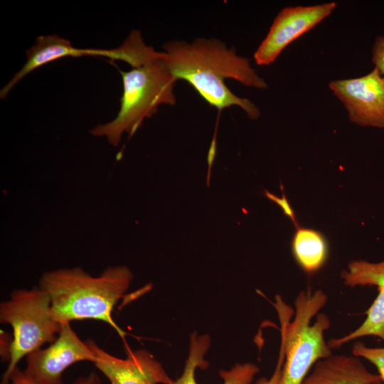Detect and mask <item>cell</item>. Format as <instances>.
Wrapping results in <instances>:
<instances>
[{"mask_svg": "<svg viewBox=\"0 0 384 384\" xmlns=\"http://www.w3.org/2000/svg\"><path fill=\"white\" fill-rule=\"evenodd\" d=\"M292 251L297 264L310 274L324 265L329 254L326 240L321 232L299 226L293 235Z\"/></svg>", "mask_w": 384, "mask_h": 384, "instance_id": "obj_14", "label": "cell"}, {"mask_svg": "<svg viewBox=\"0 0 384 384\" xmlns=\"http://www.w3.org/2000/svg\"><path fill=\"white\" fill-rule=\"evenodd\" d=\"M210 345L209 335H198L196 331L190 336L189 352L181 375L171 384H197L195 372L197 368L206 369L208 362L204 359ZM259 368L254 363H236L228 370H220L223 384H251Z\"/></svg>", "mask_w": 384, "mask_h": 384, "instance_id": "obj_13", "label": "cell"}, {"mask_svg": "<svg viewBox=\"0 0 384 384\" xmlns=\"http://www.w3.org/2000/svg\"><path fill=\"white\" fill-rule=\"evenodd\" d=\"M9 384H38L28 378L18 367L14 370L10 378ZM74 384H102L100 377L95 373L82 376L76 380Z\"/></svg>", "mask_w": 384, "mask_h": 384, "instance_id": "obj_17", "label": "cell"}, {"mask_svg": "<svg viewBox=\"0 0 384 384\" xmlns=\"http://www.w3.org/2000/svg\"><path fill=\"white\" fill-rule=\"evenodd\" d=\"M336 6L335 2H329L282 9L255 52L256 63L259 65L272 63L289 44L329 16Z\"/></svg>", "mask_w": 384, "mask_h": 384, "instance_id": "obj_7", "label": "cell"}, {"mask_svg": "<svg viewBox=\"0 0 384 384\" xmlns=\"http://www.w3.org/2000/svg\"><path fill=\"white\" fill-rule=\"evenodd\" d=\"M341 277L347 286L375 285L378 294L366 311V318L353 331L338 338L328 341L331 348H339L354 339L373 336L384 341V261L371 263L365 260H353L343 271Z\"/></svg>", "mask_w": 384, "mask_h": 384, "instance_id": "obj_10", "label": "cell"}, {"mask_svg": "<svg viewBox=\"0 0 384 384\" xmlns=\"http://www.w3.org/2000/svg\"><path fill=\"white\" fill-rule=\"evenodd\" d=\"M284 362V351L281 343L279 357L276 367L270 378H261L255 384H282L283 365Z\"/></svg>", "mask_w": 384, "mask_h": 384, "instance_id": "obj_20", "label": "cell"}, {"mask_svg": "<svg viewBox=\"0 0 384 384\" xmlns=\"http://www.w3.org/2000/svg\"><path fill=\"white\" fill-rule=\"evenodd\" d=\"M163 48L160 59L168 70L177 80H186L210 106L220 110L238 106L250 119L260 117L252 102L235 95L225 83V79H234L247 87L267 88L249 59L238 55L234 48L219 40L202 38L191 43L169 41Z\"/></svg>", "mask_w": 384, "mask_h": 384, "instance_id": "obj_1", "label": "cell"}, {"mask_svg": "<svg viewBox=\"0 0 384 384\" xmlns=\"http://www.w3.org/2000/svg\"><path fill=\"white\" fill-rule=\"evenodd\" d=\"M379 375L367 370L358 357L337 355L319 360L301 384H374Z\"/></svg>", "mask_w": 384, "mask_h": 384, "instance_id": "obj_12", "label": "cell"}, {"mask_svg": "<svg viewBox=\"0 0 384 384\" xmlns=\"http://www.w3.org/2000/svg\"><path fill=\"white\" fill-rule=\"evenodd\" d=\"M352 354L363 358L373 363L378 369L379 376L384 384V348H371L361 342H356L352 348Z\"/></svg>", "mask_w": 384, "mask_h": 384, "instance_id": "obj_16", "label": "cell"}, {"mask_svg": "<svg viewBox=\"0 0 384 384\" xmlns=\"http://www.w3.org/2000/svg\"><path fill=\"white\" fill-rule=\"evenodd\" d=\"M326 301V294L320 289L301 292L294 301L295 315L290 321L292 309L279 295L276 297L274 306L281 323V343L284 351L282 384H301L317 361L332 355L324 336L330 327L329 316L320 313L311 324V319Z\"/></svg>", "mask_w": 384, "mask_h": 384, "instance_id": "obj_3", "label": "cell"}, {"mask_svg": "<svg viewBox=\"0 0 384 384\" xmlns=\"http://www.w3.org/2000/svg\"><path fill=\"white\" fill-rule=\"evenodd\" d=\"M280 187L282 191L281 197H278L267 190L265 191L264 194L269 200L274 202L282 208L284 214L292 220L294 226L297 228L299 227V225L296 219L294 212L284 195L283 186L282 184Z\"/></svg>", "mask_w": 384, "mask_h": 384, "instance_id": "obj_18", "label": "cell"}, {"mask_svg": "<svg viewBox=\"0 0 384 384\" xmlns=\"http://www.w3.org/2000/svg\"><path fill=\"white\" fill-rule=\"evenodd\" d=\"M0 321L13 329L8 367L1 384H9L18 363L31 353L57 338L62 324L52 314L48 294L40 287L14 290L8 300L0 304Z\"/></svg>", "mask_w": 384, "mask_h": 384, "instance_id": "obj_5", "label": "cell"}, {"mask_svg": "<svg viewBox=\"0 0 384 384\" xmlns=\"http://www.w3.org/2000/svg\"><path fill=\"white\" fill-rule=\"evenodd\" d=\"M160 58V51L147 46L140 31H132L125 41L117 48L109 49L111 60H122L132 68L146 65Z\"/></svg>", "mask_w": 384, "mask_h": 384, "instance_id": "obj_15", "label": "cell"}, {"mask_svg": "<svg viewBox=\"0 0 384 384\" xmlns=\"http://www.w3.org/2000/svg\"><path fill=\"white\" fill-rule=\"evenodd\" d=\"M95 354V366L112 384H171L163 366L145 349L128 350L120 358L105 351L90 339L87 340Z\"/></svg>", "mask_w": 384, "mask_h": 384, "instance_id": "obj_9", "label": "cell"}, {"mask_svg": "<svg viewBox=\"0 0 384 384\" xmlns=\"http://www.w3.org/2000/svg\"><path fill=\"white\" fill-rule=\"evenodd\" d=\"M123 83L120 108L110 122L99 124L90 129L95 137H106L113 146H117L122 135L131 137L143 121L155 114L161 105H174V92L177 80L168 70L160 58L129 71L119 70Z\"/></svg>", "mask_w": 384, "mask_h": 384, "instance_id": "obj_4", "label": "cell"}, {"mask_svg": "<svg viewBox=\"0 0 384 384\" xmlns=\"http://www.w3.org/2000/svg\"><path fill=\"white\" fill-rule=\"evenodd\" d=\"M101 49L80 48L56 34L39 36L31 48L26 50V60L21 68L1 89L0 97L5 99L14 86L36 69L50 62L65 58L101 56Z\"/></svg>", "mask_w": 384, "mask_h": 384, "instance_id": "obj_11", "label": "cell"}, {"mask_svg": "<svg viewBox=\"0 0 384 384\" xmlns=\"http://www.w3.org/2000/svg\"><path fill=\"white\" fill-rule=\"evenodd\" d=\"M79 361L94 363L95 354L87 341L79 338L70 322H65L56 339L48 348L38 349L26 356L23 372L38 384H63V371Z\"/></svg>", "mask_w": 384, "mask_h": 384, "instance_id": "obj_6", "label": "cell"}, {"mask_svg": "<svg viewBox=\"0 0 384 384\" xmlns=\"http://www.w3.org/2000/svg\"><path fill=\"white\" fill-rule=\"evenodd\" d=\"M374 384H383V382H382V381H379V382H377V383H374Z\"/></svg>", "mask_w": 384, "mask_h": 384, "instance_id": "obj_21", "label": "cell"}, {"mask_svg": "<svg viewBox=\"0 0 384 384\" xmlns=\"http://www.w3.org/2000/svg\"><path fill=\"white\" fill-rule=\"evenodd\" d=\"M372 62L384 79V36H378L372 49Z\"/></svg>", "mask_w": 384, "mask_h": 384, "instance_id": "obj_19", "label": "cell"}, {"mask_svg": "<svg viewBox=\"0 0 384 384\" xmlns=\"http://www.w3.org/2000/svg\"><path fill=\"white\" fill-rule=\"evenodd\" d=\"M132 279L133 274L126 266L109 267L97 277L81 267H73L45 272L39 287L50 297L52 314L57 321H102L124 338L127 334L114 322L112 314Z\"/></svg>", "mask_w": 384, "mask_h": 384, "instance_id": "obj_2", "label": "cell"}, {"mask_svg": "<svg viewBox=\"0 0 384 384\" xmlns=\"http://www.w3.org/2000/svg\"><path fill=\"white\" fill-rule=\"evenodd\" d=\"M329 87L352 122L384 129V79L376 68L359 78L332 81Z\"/></svg>", "mask_w": 384, "mask_h": 384, "instance_id": "obj_8", "label": "cell"}]
</instances>
